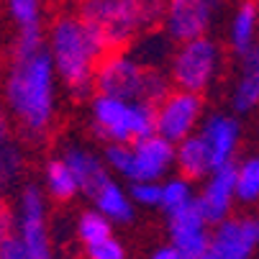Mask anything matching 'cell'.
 Segmentation results:
<instances>
[{"instance_id": "obj_1", "label": "cell", "mask_w": 259, "mask_h": 259, "mask_svg": "<svg viewBox=\"0 0 259 259\" xmlns=\"http://www.w3.org/2000/svg\"><path fill=\"white\" fill-rule=\"evenodd\" d=\"M3 98L11 116L31 139H41L49 131L57 103V69L49 49L28 59H11Z\"/></svg>"}, {"instance_id": "obj_19", "label": "cell", "mask_w": 259, "mask_h": 259, "mask_svg": "<svg viewBox=\"0 0 259 259\" xmlns=\"http://www.w3.org/2000/svg\"><path fill=\"white\" fill-rule=\"evenodd\" d=\"M44 182H47V190L52 198L57 200H72L80 190V182L75 177V172L69 169V164L64 159H49L44 167Z\"/></svg>"}, {"instance_id": "obj_25", "label": "cell", "mask_w": 259, "mask_h": 259, "mask_svg": "<svg viewBox=\"0 0 259 259\" xmlns=\"http://www.w3.org/2000/svg\"><path fill=\"white\" fill-rule=\"evenodd\" d=\"M23 169V152L11 139L0 146V188H8Z\"/></svg>"}, {"instance_id": "obj_20", "label": "cell", "mask_w": 259, "mask_h": 259, "mask_svg": "<svg viewBox=\"0 0 259 259\" xmlns=\"http://www.w3.org/2000/svg\"><path fill=\"white\" fill-rule=\"evenodd\" d=\"M195 203V193H193V182L185 177H169L162 182V210L167 215L182 210L185 205Z\"/></svg>"}, {"instance_id": "obj_23", "label": "cell", "mask_w": 259, "mask_h": 259, "mask_svg": "<svg viewBox=\"0 0 259 259\" xmlns=\"http://www.w3.org/2000/svg\"><path fill=\"white\" fill-rule=\"evenodd\" d=\"M167 224H169V236H172V234H188V231H205L208 221L203 218V213L198 208V198H195V203L167 215Z\"/></svg>"}, {"instance_id": "obj_9", "label": "cell", "mask_w": 259, "mask_h": 259, "mask_svg": "<svg viewBox=\"0 0 259 259\" xmlns=\"http://www.w3.org/2000/svg\"><path fill=\"white\" fill-rule=\"evenodd\" d=\"M18 241L28 249L33 259H52V241L47 229V203L39 188H28L21 193L18 203Z\"/></svg>"}, {"instance_id": "obj_8", "label": "cell", "mask_w": 259, "mask_h": 259, "mask_svg": "<svg viewBox=\"0 0 259 259\" xmlns=\"http://www.w3.org/2000/svg\"><path fill=\"white\" fill-rule=\"evenodd\" d=\"M218 6L221 0H167V13L162 21L167 39L177 44L203 39L215 18Z\"/></svg>"}, {"instance_id": "obj_22", "label": "cell", "mask_w": 259, "mask_h": 259, "mask_svg": "<svg viewBox=\"0 0 259 259\" xmlns=\"http://www.w3.org/2000/svg\"><path fill=\"white\" fill-rule=\"evenodd\" d=\"M236 200L246 205L259 200V157H246L236 167Z\"/></svg>"}, {"instance_id": "obj_3", "label": "cell", "mask_w": 259, "mask_h": 259, "mask_svg": "<svg viewBox=\"0 0 259 259\" xmlns=\"http://www.w3.org/2000/svg\"><path fill=\"white\" fill-rule=\"evenodd\" d=\"M93 131L108 144H136L157 134L154 108L136 100H118L108 95H95L90 103Z\"/></svg>"}, {"instance_id": "obj_13", "label": "cell", "mask_w": 259, "mask_h": 259, "mask_svg": "<svg viewBox=\"0 0 259 259\" xmlns=\"http://www.w3.org/2000/svg\"><path fill=\"white\" fill-rule=\"evenodd\" d=\"M200 136H203V141L208 144L215 167H224V164L234 162V154H236V149H239V136H241L239 121H236L234 116L213 113L210 118L203 121Z\"/></svg>"}, {"instance_id": "obj_26", "label": "cell", "mask_w": 259, "mask_h": 259, "mask_svg": "<svg viewBox=\"0 0 259 259\" xmlns=\"http://www.w3.org/2000/svg\"><path fill=\"white\" fill-rule=\"evenodd\" d=\"M8 13L18 23V28H33L41 18V3L39 0H8Z\"/></svg>"}, {"instance_id": "obj_27", "label": "cell", "mask_w": 259, "mask_h": 259, "mask_svg": "<svg viewBox=\"0 0 259 259\" xmlns=\"http://www.w3.org/2000/svg\"><path fill=\"white\" fill-rule=\"evenodd\" d=\"M131 200L139 205H162L159 182H131Z\"/></svg>"}, {"instance_id": "obj_24", "label": "cell", "mask_w": 259, "mask_h": 259, "mask_svg": "<svg viewBox=\"0 0 259 259\" xmlns=\"http://www.w3.org/2000/svg\"><path fill=\"white\" fill-rule=\"evenodd\" d=\"M44 47V31L41 26H33V28H18V36L13 39V49H11V59H28L41 54Z\"/></svg>"}, {"instance_id": "obj_10", "label": "cell", "mask_w": 259, "mask_h": 259, "mask_svg": "<svg viewBox=\"0 0 259 259\" xmlns=\"http://www.w3.org/2000/svg\"><path fill=\"white\" fill-rule=\"evenodd\" d=\"M177 146L169 144L162 136H149L131 144V157H128V172L126 180L131 182H159L167 169L175 164Z\"/></svg>"}, {"instance_id": "obj_4", "label": "cell", "mask_w": 259, "mask_h": 259, "mask_svg": "<svg viewBox=\"0 0 259 259\" xmlns=\"http://www.w3.org/2000/svg\"><path fill=\"white\" fill-rule=\"evenodd\" d=\"M218 69H221V47L210 36L180 44L169 59L172 82L180 90H188L195 95H200L205 88H210Z\"/></svg>"}, {"instance_id": "obj_18", "label": "cell", "mask_w": 259, "mask_h": 259, "mask_svg": "<svg viewBox=\"0 0 259 259\" xmlns=\"http://www.w3.org/2000/svg\"><path fill=\"white\" fill-rule=\"evenodd\" d=\"M93 203H95V210H100L110 224H128L134 218V205H131V198L123 193V188L110 180L108 185L93 195Z\"/></svg>"}, {"instance_id": "obj_16", "label": "cell", "mask_w": 259, "mask_h": 259, "mask_svg": "<svg viewBox=\"0 0 259 259\" xmlns=\"http://www.w3.org/2000/svg\"><path fill=\"white\" fill-rule=\"evenodd\" d=\"M231 105L236 113H249L259 105V44L241 57V75L234 85Z\"/></svg>"}, {"instance_id": "obj_29", "label": "cell", "mask_w": 259, "mask_h": 259, "mask_svg": "<svg viewBox=\"0 0 259 259\" xmlns=\"http://www.w3.org/2000/svg\"><path fill=\"white\" fill-rule=\"evenodd\" d=\"M13 213H11V208H8V203L0 198V249L6 246V241L8 239H13Z\"/></svg>"}, {"instance_id": "obj_2", "label": "cell", "mask_w": 259, "mask_h": 259, "mask_svg": "<svg viewBox=\"0 0 259 259\" xmlns=\"http://www.w3.org/2000/svg\"><path fill=\"white\" fill-rule=\"evenodd\" d=\"M57 77L67 82L75 95H85L95 85L98 64L108 57V44L80 16H62L54 21L47 41Z\"/></svg>"}, {"instance_id": "obj_12", "label": "cell", "mask_w": 259, "mask_h": 259, "mask_svg": "<svg viewBox=\"0 0 259 259\" xmlns=\"http://www.w3.org/2000/svg\"><path fill=\"white\" fill-rule=\"evenodd\" d=\"M259 246L256 218H229L210 234L213 259H251Z\"/></svg>"}, {"instance_id": "obj_33", "label": "cell", "mask_w": 259, "mask_h": 259, "mask_svg": "<svg viewBox=\"0 0 259 259\" xmlns=\"http://www.w3.org/2000/svg\"><path fill=\"white\" fill-rule=\"evenodd\" d=\"M200 259H213V254H210V251H208V254H203V256H200Z\"/></svg>"}, {"instance_id": "obj_17", "label": "cell", "mask_w": 259, "mask_h": 259, "mask_svg": "<svg viewBox=\"0 0 259 259\" xmlns=\"http://www.w3.org/2000/svg\"><path fill=\"white\" fill-rule=\"evenodd\" d=\"M256 31H259V6L241 3L229 21V47L239 57H244L249 49L256 47Z\"/></svg>"}, {"instance_id": "obj_14", "label": "cell", "mask_w": 259, "mask_h": 259, "mask_svg": "<svg viewBox=\"0 0 259 259\" xmlns=\"http://www.w3.org/2000/svg\"><path fill=\"white\" fill-rule=\"evenodd\" d=\"M62 159L69 164L72 172H75V177L80 182V190L88 193L90 198L103 188V185H108L110 180H113L108 175V164L98 154L85 149V146H69V149L62 154Z\"/></svg>"}, {"instance_id": "obj_5", "label": "cell", "mask_w": 259, "mask_h": 259, "mask_svg": "<svg viewBox=\"0 0 259 259\" xmlns=\"http://www.w3.org/2000/svg\"><path fill=\"white\" fill-rule=\"evenodd\" d=\"M80 18L98 28L108 49L128 44L136 31L146 26L139 0H85Z\"/></svg>"}, {"instance_id": "obj_34", "label": "cell", "mask_w": 259, "mask_h": 259, "mask_svg": "<svg viewBox=\"0 0 259 259\" xmlns=\"http://www.w3.org/2000/svg\"><path fill=\"white\" fill-rule=\"evenodd\" d=\"M244 3H254V0H244Z\"/></svg>"}, {"instance_id": "obj_32", "label": "cell", "mask_w": 259, "mask_h": 259, "mask_svg": "<svg viewBox=\"0 0 259 259\" xmlns=\"http://www.w3.org/2000/svg\"><path fill=\"white\" fill-rule=\"evenodd\" d=\"M11 139V131H8V121H6V116L0 113V146H3L6 141Z\"/></svg>"}, {"instance_id": "obj_35", "label": "cell", "mask_w": 259, "mask_h": 259, "mask_svg": "<svg viewBox=\"0 0 259 259\" xmlns=\"http://www.w3.org/2000/svg\"><path fill=\"white\" fill-rule=\"evenodd\" d=\"M256 224H259V218H256Z\"/></svg>"}, {"instance_id": "obj_30", "label": "cell", "mask_w": 259, "mask_h": 259, "mask_svg": "<svg viewBox=\"0 0 259 259\" xmlns=\"http://www.w3.org/2000/svg\"><path fill=\"white\" fill-rule=\"evenodd\" d=\"M0 259H33V256H31L28 249L18 241V236H13V239L6 241L3 249H0Z\"/></svg>"}, {"instance_id": "obj_7", "label": "cell", "mask_w": 259, "mask_h": 259, "mask_svg": "<svg viewBox=\"0 0 259 259\" xmlns=\"http://www.w3.org/2000/svg\"><path fill=\"white\" fill-rule=\"evenodd\" d=\"M154 118H157V136L177 146L185 139L195 136V128L203 118V98L188 90H172L154 108Z\"/></svg>"}, {"instance_id": "obj_11", "label": "cell", "mask_w": 259, "mask_h": 259, "mask_svg": "<svg viewBox=\"0 0 259 259\" xmlns=\"http://www.w3.org/2000/svg\"><path fill=\"white\" fill-rule=\"evenodd\" d=\"M236 162L215 167L198 195V208L210 226H221L231 218V208L236 200Z\"/></svg>"}, {"instance_id": "obj_28", "label": "cell", "mask_w": 259, "mask_h": 259, "mask_svg": "<svg viewBox=\"0 0 259 259\" xmlns=\"http://www.w3.org/2000/svg\"><path fill=\"white\" fill-rule=\"evenodd\" d=\"M88 259H126V251H123L121 241L108 239L95 246H88Z\"/></svg>"}, {"instance_id": "obj_6", "label": "cell", "mask_w": 259, "mask_h": 259, "mask_svg": "<svg viewBox=\"0 0 259 259\" xmlns=\"http://www.w3.org/2000/svg\"><path fill=\"white\" fill-rule=\"evenodd\" d=\"M146 77H149V67L139 64V59L128 54H108L95 72V88L98 95L118 98V100H144Z\"/></svg>"}, {"instance_id": "obj_21", "label": "cell", "mask_w": 259, "mask_h": 259, "mask_svg": "<svg viewBox=\"0 0 259 259\" xmlns=\"http://www.w3.org/2000/svg\"><path fill=\"white\" fill-rule=\"evenodd\" d=\"M113 229H110V221L100 213V210H85L77 221V236L80 241L88 246H95L100 241H108V239H113V234H110Z\"/></svg>"}, {"instance_id": "obj_15", "label": "cell", "mask_w": 259, "mask_h": 259, "mask_svg": "<svg viewBox=\"0 0 259 259\" xmlns=\"http://www.w3.org/2000/svg\"><path fill=\"white\" fill-rule=\"evenodd\" d=\"M175 164L180 169V175L185 180H200V177H210V172L215 169L213 164V157H210V149L208 144L203 141L200 134L185 139L182 144H177V157H175Z\"/></svg>"}, {"instance_id": "obj_31", "label": "cell", "mask_w": 259, "mask_h": 259, "mask_svg": "<svg viewBox=\"0 0 259 259\" xmlns=\"http://www.w3.org/2000/svg\"><path fill=\"white\" fill-rule=\"evenodd\" d=\"M149 259H185L172 244H167V246H159V249H154L152 251V256Z\"/></svg>"}]
</instances>
